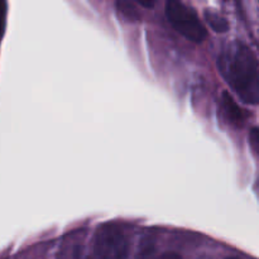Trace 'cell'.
Here are the masks:
<instances>
[{
    "label": "cell",
    "mask_w": 259,
    "mask_h": 259,
    "mask_svg": "<svg viewBox=\"0 0 259 259\" xmlns=\"http://www.w3.org/2000/svg\"><path fill=\"white\" fill-rule=\"evenodd\" d=\"M128 247V239L121 228L114 223H106L96 230L90 259H126Z\"/></svg>",
    "instance_id": "7a4b0ae2"
},
{
    "label": "cell",
    "mask_w": 259,
    "mask_h": 259,
    "mask_svg": "<svg viewBox=\"0 0 259 259\" xmlns=\"http://www.w3.org/2000/svg\"><path fill=\"white\" fill-rule=\"evenodd\" d=\"M164 12H166L168 22L180 34H182L191 42H204L207 35L206 28L204 27L199 15L192 8L184 3L171 0V2L166 3Z\"/></svg>",
    "instance_id": "3957f363"
},
{
    "label": "cell",
    "mask_w": 259,
    "mask_h": 259,
    "mask_svg": "<svg viewBox=\"0 0 259 259\" xmlns=\"http://www.w3.org/2000/svg\"><path fill=\"white\" fill-rule=\"evenodd\" d=\"M138 4H141L142 7H144V8H153L154 7L153 2H146V0H139Z\"/></svg>",
    "instance_id": "30bf717a"
},
{
    "label": "cell",
    "mask_w": 259,
    "mask_h": 259,
    "mask_svg": "<svg viewBox=\"0 0 259 259\" xmlns=\"http://www.w3.org/2000/svg\"><path fill=\"white\" fill-rule=\"evenodd\" d=\"M218 67L243 101L259 104V65L248 46L240 40L225 46L218 57Z\"/></svg>",
    "instance_id": "6da1fadb"
},
{
    "label": "cell",
    "mask_w": 259,
    "mask_h": 259,
    "mask_svg": "<svg viewBox=\"0 0 259 259\" xmlns=\"http://www.w3.org/2000/svg\"><path fill=\"white\" fill-rule=\"evenodd\" d=\"M222 106L223 109H224L225 116H227L232 123L237 124L244 120V110L240 109V106L235 103L234 99L232 98V95H230L228 91H224V93L222 94Z\"/></svg>",
    "instance_id": "277c9868"
},
{
    "label": "cell",
    "mask_w": 259,
    "mask_h": 259,
    "mask_svg": "<svg viewBox=\"0 0 259 259\" xmlns=\"http://www.w3.org/2000/svg\"><path fill=\"white\" fill-rule=\"evenodd\" d=\"M157 259H182V258H181V255L177 254V253L166 252V253H163L162 255H159Z\"/></svg>",
    "instance_id": "9c48e42d"
},
{
    "label": "cell",
    "mask_w": 259,
    "mask_h": 259,
    "mask_svg": "<svg viewBox=\"0 0 259 259\" xmlns=\"http://www.w3.org/2000/svg\"><path fill=\"white\" fill-rule=\"evenodd\" d=\"M152 252H153V243L148 239L143 240V242H141V247H139L137 259H151Z\"/></svg>",
    "instance_id": "52a82bcc"
},
{
    "label": "cell",
    "mask_w": 259,
    "mask_h": 259,
    "mask_svg": "<svg viewBox=\"0 0 259 259\" xmlns=\"http://www.w3.org/2000/svg\"><path fill=\"white\" fill-rule=\"evenodd\" d=\"M254 190H255V192H257V194L259 195V177H258L257 182H255V185H254Z\"/></svg>",
    "instance_id": "8fae6325"
},
{
    "label": "cell",
    "mask_w": 259,
    "mask_h": 259,
    "mask_svg": "<svg viewBox=\"0 0 259 259\" xmlns=\"http://www.w3.org/2000/svg\"><path fill=\"white\" fill-rule=\"evenodd\" d=\"M225 259H239V258H235V257H228V258H225Z\"/></svg>",
    "instance_id": "7c38bea8"
},
{
    "label": "cell",
    "mask_w": 259,
    "mask_h": 259,
    "mask_svg": "<svg viewBox=\"0 0 259 259\" xmlns=\"http://www.w3.org/2000/svg\"><path fill=\"white\" fill-rule=\"evenodd\" d=\"M115 7L118 12L129 22H139L141 20L142 15L134 3L128 2V0H118L115 3Z\"/></svg>",
    "instance_id": "5b68a950"
},
{
    "label": "cell",
    "mask_w": 259,
    "mask_h": 259,
    "mask_svg": "<svg viewBox=\"0 0 259 259\" xmlns=\"http://www.w3.org/2000/svg\"><path fill=\"white\" fill-rule=\"evenodd\" d=\"M249 143L253 151L259 156V126L252 128L249 132Z\"/></svg>",
    "instance_id": "ba28073f"
},
{
    "label": "cell",
    "mask_w": 259,
    "mask_h": 259,
    "mask_svg": "<svg viewBox=\"0 0 259 259\" xmlns=\"http://www.w3.org/2000/svg\"><path fill=\"white\" fill-rule=\"evenodd\" d=\"M204 15L207 24H209L217 33H225L229 30V23H228V20L225 19L223 15L218 14L217 12H212V10L210 9L205 10Z\"/></svg>",
    "instance_id": "8992f818"
}]
</instances>
